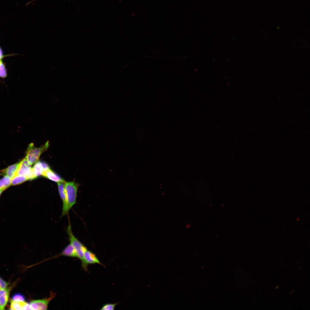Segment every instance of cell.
<instances>
[{
  "mask_svg": "<svg viewBox=\"0 0 310 310\" xmlns=\"http://www.w3.org/2000/svg\"><path fill=\"white\" fill-rule=\"evenodd\" d=\"M49 146V141L38 148L35 147L33 143L30 144L26 151V157L29 163L32 165L37 162L41 154L47 149Z\"/></svg>",
  "mask_w": 310,
  "mask_h": 310,
  "instance_id": "6da1fadb",
  "label": "cell"
},
{
  "mask_svg": "<svg viewBox=\"0 0 310 310\" xmlns=\"http://www.w3.org/2000/svg\"><path fill=\"white\" fill-rule=\"evenodd\" d=\"M67 232L68 236L70 243L75 249L77 257L81 260L82 264L83 263L84 261V254L87 249L74 236L72 232L70 223L69 224V225L67 227Z\"/></svg>",
  "mask_w": 310,
  "mask_h": 310,
  "instance_id": "7a4b0ae2",
  "label": "cell"
},
{
  "mask_svg": "<svg viewBox=\"0 0 310 310\" xmlns=\"http://www.w3.org/2000/svg\"><path fill=\"white\" fill-rule=\"evenodd\" d=\"M79 185V184L74 181L65 182V183L68 208L69 211L76 203L77 193Z\"/></svg>",
  "mask_w": 310,
  "mask_h": 310,
  "instance_id": "3957f363",
  "label": "cell"
},
{
  "mask_svg": "<svg viewBox=\"0 0 310 310\" xmlns=\"http://www.w3.org/2000/svg\"><path fill=\"white\" fill-rule=\"evenodd\" d=\"M31 165L26 158H24L19 162L16 175L25 176L28 180L35 179L32 168L31 167Z\"/></svg>",
  "mask_w": 310,
  "mask_h": 310,
  "instance_id": "277c9868",
  "label": "cell"
},
{
  "mask_svg": "<svg viewBox=\"0 0 310 310\" xmlns=\"http://www.w3.org/2000/svg\"><path fill=\"white\" fill-rule=\"evenodd\" d=\"M55 296V294L51 292L49 298L31 301L29 304L31 310H46L50 301Z\"/></svg>",
  "mask_w": 310,
  "mask_h": 310,
  "instance_id": "5b68a950",
  "label": "cell"
},
{
  "mask_svg": "<svg viewBox=\"0 0 310 310\" xmlns=\"http://www.w3.org/2000/svg\"><path fill=\"white\" fill-rule=\"evenodd\" d=\"M84 262L82 266L83 269L86 271H88L87 267L89 264H97L104 266L96 255L87 249L84 253Z\"/></svg>",
  "mask_w": 310,
  "mask_h": 310,
  "instance_id": "8992f818",
  "label": "cell"
},
{
  "mask_svg": "<svg viewBox=\"0 0 310 310\" xmlns=\"http://www.w3.org/2000/svg\"><path fill=\"white\" fill-rule=\"evenodd\" d=\"M65 182L57 183L59 193L63 203L61 217L68 214L69 211L68 208L67 197L65 188Z\"/></svg>",
  "mask_w": 310,
  "mask_h": 310,
  "instance_id": "52a82bcc",
  "label": "cell"
},
{
  "mask_svg": "<svg viewBox=\"0 0 310 310\" xmlns=\"http://www.w3.org/2000/svg\"><path fill=\"white\" fill-rule=\"evenodd\" d=\"M10 289L0 288V310H4L9 300Z\"/></svg>",
  "mask_w": 310,
  "mask_h": 310,
  "instance_id": "ba28073f",
  "label": "cell"
},
{
  "mask_svg": "<svg viewBox=\"0 0 310 310\" xmlns=\"http://www.w3.org/2000/svg\"><path fill=\"white\" fill-rule=\"evenodd\" d=\"M32 168L35 178L42 175L44 171L49 168L46 163L40 161L36 162Z\"/></svg>",
  "mask_w": 310,
  "mask_h": 310,
  "instance_id": "9c48e42d",
  "label": "cell"
},
{
  "mask_svg": "<svg viewBox=\"0 0 310 310\" xmlns=\"http://www.w3.org/2000/svg\"><path fill=\"white\" fill-rule=\"evenodd\" d=\"M19 162L10 165L7 168L0 171V174L3 176H7L11 179L16 175L18 168Z\"/></svg>",
  "mask_w": 310,
  "mask_h": 310,
  "instance_id": "30bf717a",
  "label": "cell"
},
{
  "mask_svg": "<svg viewBox=\"0 0 310 310\" xmlns=\"http://www.w3.org/2000/svg\"><path fill=\"white\" fill-rule=\"evenodd\" d=\"M10 309L31 310L29 303L25 301H16L11 300Z\"/></svg>",
  "mask_w": 310,
  "mask_h": 310,
  "instance_id": "8fae6325",
  "label": "cell"
},
{
  "mask_svg": "<svg viewBox=\"0 0 310 310\" xmlns=\"http://www.w3.org/2000/svg\"><path fill=\"white\" fill-rule=\"evenodd\" d=\"M42 175L48 179L57 183L65 182L59 176L50 168L44 171Z\"/></svg>",
  "mask_w": 310,
  "mask_h": 310,
  "instance_id": "7c38bea8",
  "label": "cell"
},
{
  "mask_svg": "<svg viewBox=\"0 0 310 310\" xmlns=\"http://www.w3.org/2000/svg\"><path fill=\"white\" fill-rule=\"evenodd\" d=\"M73 257H77L76 251L74 247L70 243L67 245L59 255Z\"/></svg>",
  "mask_w": 310,
  "mask_h": 310,
  "instance_id": "4fadbf2b",
  "label": "cell"
},
{
  "mask_svg": "<svg viewBox=\"0 0 310 310\" xmlns=\"http://www.w3.org/2000/svg\"><path fill=\"white\" fill-rule=\"evenodd\" d=\"M11 179L7 176L0 179V189L3 191L11 185Z\"/></svg>",
  "mask_w": 310,
  "mask_h": 310,
  "instance_id": "5bb4252c",
  "label": "cell"
},
{
  "mask_svg": "<svg viewBox=\"0 0 310 310\" xmlns=\"http://www.w3.org/2000/svg\"><path fill=\"white\" fill-rule=\"evenodd\" d=\"M28 180L25 176L16 175L11 179V185H15L21 184Z\"/></svg>",
  "mask_w": 310,
  "mask_h": 310,
  "instance_id": "9a60e30c",
  "label": "cell"
},
{
  "mask_svg": "<svg viewBox=\"0 0 310 310\" xmlns=\"http://www.w3.org/2000/svg\"><path fill=\"white\" fill-rule=\"evenodd\" d=\"M11 300L16 301H25V298L22 294L16 293L12 296Z\"/></svg>",
  "mask_w": 310,
  "mask_h": 310,
  "instance_id": "2e32d148",
  "label": "cell"
},
{
  "mask_svg": "<svg viewBox=\"0 0 310 310\" xmlns=\"http://www.w3.org/2000/svg\"><path fill=\"white\" fill-rule=\"evenodd\" d=\"M117 304V303H107L103 305L100 310H114L115 309V306Z\"/></svg>",
  "mask_w": 310,
  "mask_h": 310,
  "instance_id": "e0dca14e",
  "label": "cell"
},
{
  "mask_svg": "<svg viewBox=\"0 0 310 310\" xmlns=\"http://www.w3.org/2000/svg\"><path fill=\"white\" fill-rule=\"evenodd\" d=\"M7 74L5 66L2 62L0 64V77L4 78L7 76Z\"/></svg>",
  "mask_w": 310,
  "mask_h": 310,
  "instance_id": "ac0fdd59",
  "label": "cell"
},
{
  "mask_svg": "<svg viewBox=\"0 0 310 310\" xmlns=\"http://www.w3.org/2000/svg\"><path fill=\"white\" fill-rule=\"evenodd\" d=\"M9 283L4 280L0 277V288H5L8 286Z\"/></svg>",
  "mask_w": 310,
  "mask_h": 310,
  "instance_id": "d6986e66",
  "label": "cell"
},
{
  "mask_svg": "<svg viewBox=\"0 0 310 310\" xmlns=\"http://www.w3.org/2000/svg\"><path fill=\"white\" fill-rule=\"evenodd\" d=\"M3 57V54L2 51L0 48V59Z\"/></svg>",
  "mask_w": 310,
  "mask_h": 310,
  "instance_id": "ffe728a7",
  "label": "cell"
},
{
  "mask_svg": "<svg viewBox=\"0 0 310 310\" xmlns=\"http://www.w3.org/2000/svg\"><path fill=\"white\" fill-rule=\"evenodd\" d=\"M3 191H2V190L0 189V196Z\"/></svg>",
  "mask_w": 310,
  "mask_h": 310,
  "instance_id": "44dd1931",
  "label": "cell"
},
{
  "mask_svg": "<svg viewBox=\"0 0 310 310\" xmlns=\"http://www.w3.org/2000/svg\"><path fill=\"white\" fill-rule=\"evenodd\" d=\"M1 62H2V61H1V60H0V63H1Z\"/></svg>",
  "mask_w": 310,
  "mask_h": 310,
  "instance_id": "7402d4cb",
  "label": "cell"
},
{
  "mask_svg": "<svg viewBox=\"0 0 310 310\" xmlns=\"http://www.w3.org/2000/svg\"><path fill=\"white\" fill-rule=\"evenodd\" d=\"M278 286H277L276 287V288H278Z\"/></svg>",
  "mask_w": 310,
  "mask_h": 310,
  "instance_id": "603a6c76",
  "label": "cell"
}]
</instances>
